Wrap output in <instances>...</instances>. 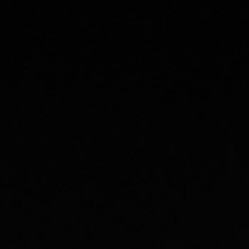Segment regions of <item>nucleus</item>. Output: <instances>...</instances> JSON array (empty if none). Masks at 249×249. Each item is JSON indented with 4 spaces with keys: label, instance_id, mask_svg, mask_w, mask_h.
Returning <instances> with one entry per match:
<instances>
[]
</instances>
